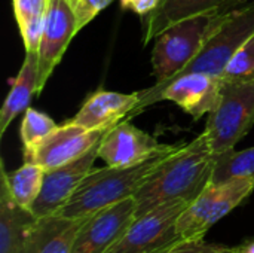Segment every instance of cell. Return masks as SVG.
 I'll use <instances>...</instances> for the list:
<instances>
[{"mask_svg": "<svg viewBox=\"0 0 254 253\" xmlns=\"http://www.w3.org/2000/svg\"><path fill=\"white\" fill-rule=\"evenodd\" d=\"M254 76V34L235 52L226 66L222 79L226 82L246 81Z\"/></svg>", "mask_w": 254, "mask_h": 253, "instance_id": "cell-23", "label": "cell"}, {"mask_svg": "<svg viewBox=\"0 0 254 253\" xmlns=\"http://www.w3.org/2000/svg\"><path fill=\"white\" fill-rule=\"evenodd\" d=\"M58 125L55 121L42 113L36 109L28 107L24 112V118L21 122V142L24 145V151L33 148L36 143H39L42 139H45L49 133H52Z\"/></svg>", "mask_w": 254, "mask_h": 253, "instance_id": "cell-22", "label": "cell"}, {"mask_svg": "<svg viewBox=\"0 0 254 253\" xmlns=\"http://www.w3.org/2000/svg\"><path fill=\"white\" fill-rule=\"evenodd\" d=\"M135 198L104 207L89 215L79 230L71 253H106L135 219Z\"/></svg>", "mask_w": 254, "mask_h": 253, "instance_id": "cell-9", "label": "cell"}, {"mask_svg": "<svg viewBox=\"0 0 254 253\" xmlns=\"http://www.w3.org/2000/svg\"><path fill=\"white\" fill-rule=\"evenodd\" d=\"M159 1L161 0H121V4L124 9H129L137 15L144 16L150 13L153 9H156Z\"/></svg>", "mask_w": 254, "mask_h": 253, "instance_id": "cell-27", "label": "cell"}, {"mask_svg": "<svg viewBox=\"0 0 254 253\" xmlns=\"http://www.w3.org/2000/svg\"><path fill=\"white\" fill-rule=\"evenodd\" d=\"M39 57L37 54L25 52L21 70L13 81V85L0 110V136L4 134L9 124L28 109L34 94H39Z\"/></svg>", "mask_w": 254, "mask_h": 253, "instance_id": "cell-17", "label": "cell"}, {"mask_svg": "<svg viewBox=\"0 0 254 253\" xmlns=\"http://www.w3.org/2000/svg\"><path fill=\"white\" fill-rule=\"evenodd\" d=\"M240 1H246V0H240Z\"/></svg>", "mask_w": 254, "mask_h": 253, "instance_id": "cell-29", "label": "cell"}, {"mask_svg": "<svg viewBox=\"0 0 254 253\" xmlns=\"http://www.w3.org/2000/svg\"><path fill=\"white\" fill-rule=\"evenodd\" d=\"M13 12L18 22V27H24L27 22L37 16H43L46 13L48 0H12Z\"/></svg>", "mask_w": 254, "mask_h": 253, "instance_id": "cell-26", "label": "cell"}, {"mask_svg": "<svg viewBox=\"0 0 254 253\" xmlns=\"http://www.w3.org/2000/svg\"><path fill=\"white\" fill-rule=\"evenodd\" d=\"M86 218L68 219L60 215L37 218L31 230L28 253H71Z\"/></svg>", "mask_w": 254, "mask_h": 253, "instance_id": "cell-16", "label": "cell"}, {"mask_svg": "<svg viewBox=\"0 0 254 253\" xmlns=\"http://www.w3.org/2000/svg\"><path fill=\"white\" fill-rule=\"evenodd\" d=\"M98 143L71 163L45 171L40 195L31 207L33 216H54L65 206L82 180L94 169V163L98 158Z\"/></svg>", "mask_w": 254, "mask_h": 253, "instance_id": "cell-10", "label": "cell"}, {"mask_svg": "<svg viewBox=\"0 0 254 253\" xmlns=\"http://www.w3.org/2000/svg\"><path fill=\"white\" fill-rule=\"evenodd\" d=\"M223 86V79L216 78L211 75L205 73H190L180 76L165 86L146 92L138 91L140 101L137 107L129 113V116H135L141 113L144 109L149 106L162 101V100H170L179 104L186 113H189L195 121L201 119L202 115L210 113L220 97V91Z\"/></svg>", "mask_w": 254, "mask_h": 253, "instance_id": "cell-7", "label": "cell"}, {"mask_svg": "<svg viewBox=\"0 0 254 253\" xmlns=\"http://www.w3.org/2000/svg\"><path fill=\"white\" fill-rule=\"evenodd\" d=\"M217 192L219 183L210 182L204 191L185 209L176 225L180 239H204L207 231L211 228L210 219Z\"/></svg>", "mask_w": 254, "mask_h": 253, "instance_id": "cell-18", "label": "cell"}, {"mask_svg": "<svg viewBox=\"0 0 254 253\" xmlns=\"http://www.w3.org/2000/svg\"><path fill=\"white\" fill-rule=\"evenodd\" d=\"M216 166L207 136L201 133L188 145H182L164 160L134 195L135 218L170 201L192 203L211 182Z\"/></svg>", "mask_w": 254, "mask_h": 253, "instance_id": "cell-1", "label": "cell"}, {"mask_svg": "<svg viewBox=\"0 0 254 253\" xmlns=\"http://www.w3.org/2000/svg\"><path fill=\"white\" fill-rule=\"evenodd\" d=\"M107 130H86L73 122L57 127L33 148L24 151L25 163H33L45 171L61 167L92 149Z\"/></svg>", "mask_w": 254, "mask_h": 253, "instance_id": "cell-8", "label": "cell"}, {"mask_svg": "<svg viewBox=\"0 0 254 253\" xmlns=\"http://www.w3.org/2000/svg\"><path fill=\"white\" fill-rule=\"evenodd\" d=\"M155 253H237L235 248L207 243L204 239H179Z\"/></svg>", "mask_w": 254, "mask_h": 253, "instance_id": "cell-24", "label": "cell"}, {"mask_svg": "<svg viewBox=\"0 0 254 253\" xmlns=\"http://www.w3.org/2000/svg\"><path fill=\"white\" fill-rule=\"evenodd\" d=\"M113 0H71L77 31L88 25Z\"/></svg>", "mask_w": 254, "mask_h": 253, "instance_id": "cell-25", "label": "cell"}, {"mask_svg": "<svg viewBox=\"0 0 254 253\" xmlns=\"http://www.w3.org/2000/svg\"><path fill=\"white\" fill-rule=\"evenodd\" d=\"M189 201L164 203L135 218L122 237L106 253H155L177 242V221Z\"/></svg>", "mask_w": 254, "mask_h": 253, "instance_id": "cell-6", "label": "cell"}, {"mask_svg": "<svg viewBox=\"0 0 254 253\" xmlns=\"http://www.w3.org/2000/svg\"><path fill=\"white\" fill-rule=\"evenodd\" d=\"M77 33L71 0H48L43 34L39 46V92L60 64L68 43Z\"/></svg>", "mask_w": 254, "mask_h": 253, "instance_id": "cell-11", "label": "cell"}, {"mask_svg": "<svg viewBox=\"0 0 254 253\" xmlns=\"http://www.w3.org/2000/svg\"><path fill=\"white\" fill-rule=\"evenodd\" d=\"M254 34V3L240 9L229 10L225 21L216 28V31L205 40L201 51L171 79L162 84H155L144 91H156L171 81L190 75L205 73L216 78H222L226 66L235 55V52Z\"/></svg>", "mask_w": 254, "mask_h": 253, "instance_id": "cell-4", "label": "cell"}, {"mask_svg": "<svg viewBox=\"0 0 254 253\" xmlns=\"http://www.w3.org/2000/svg\"><path fill=\"white\" fill-rule=\"evenodd\" d=\"M36 216L19 207L4 182L0 183V253H28Z\"/></svg>", "mask_w": 254, "mask_h": 253, "instance_id": "cell-15", "label": "cell"}, {"mask_svg": "<svg viewBox=\"0 0 254 253\" xmlns=\"http://www.w3.org/2000/svg\"><path fill=\"white\" fill-rule=\"evenodd\" d=\"M232 177H247L254 180V146L244 151L231 149L216 155L211 182L223 183Z\"/></svg>", "mask_w": 254, "mask_h": 253, "instance_id": "cell-20", "label": "cell"}, {"mask_svg": "<svg viewBox=\"0 0 254 253\" xmlns=\"http://www.w3.org/2000/svg\"><path fill=\"white\" fill-rule=\"evenodd\" d=\"M43 177L45 169L33 163H24L13 171H6L1 166V182L7 186L15 203L28 212L40 195Z\"/></svg>", "mask_w": 254, "mask_h": 253, "instance_id": "cell-19", "label": "cell"}, {"mask_svg": "<svg viewBox=\"0 0 254 253\" xmlns=\"http://www.w3.org/2000/svg\"><path fill=\"white\" fill-rule=\"evenodd\" d=\"M254 125V76L226 82L216 107L208 113L204 134L214 155L235 148Z\"/></svg>", "mask_w": 254, "mask_h": 253, "instance_id": "cell-5", "label": "cell"}, {"mask_svg": "<svg viewBox=\"0 0 254 253\" xmlns=\"http://www.w3.org/2000/svg\"><path fill=\"white\" fill-rule=\"evenodd\" d=\"M254 191V180L247 177H232L223 183H219V192L214 201L210 225L213 227L235 207H238Z\"/></svg>", "mask_w": 254, "mask_h": 253, "instance_id": "cell-21", "label": "cell"}, {"mask_svg": "<svg viewBox=\"0 0 254 253\" xmlns=\"http://www.w3.org/2000/svg\"><path fill=\"white\" fill-rule=\"evenodd\" d=\"M240 0H161L156 9L141 16L143 45L156 39L171 25L196 15L220 13L235 9Z\"/></svg>", "mask_w": 254, "mask_h": 253, "instance_id": "cell-13", "label": "cell"}, {"mask_svg": "<svg viewBox=\"0 0 254 253\" xmlns=\"http://www.w3.org/2000/svg\"><path fill=\"white\" fill-rule=\"evenodd\" d=\"M228 12L204 13L186 18L156 37L152 66L156 84L167 82L179 73L202 48L205 40L225 21Z\"/></svg>", "mask_w": 254, "mask_h": 253, "instance_id": "cell-3", "label": "cell"}, {"mask_svg": "<svg viewBox=\"0 0 254 253\" xmlns=\"http://www.w3.org/2000/svg\"><path fill=\"white\" fill-rule=\"evenodd\" d=\"M161 148L158 140L137 128L129 119L109 128L98 143V158L110 167L141 163Z\"/></svg>", "mask_w": 254, "mask_h": 253, "instance_id": "cell-12", "label": "cell"}, {"mask_svg": "<svg viewBox=\"0 0 254 253\" xmlns=\"http://www.w3.org/2000/svg\"><path fill=\"white\" fill-rule=\"evenodd\" d=\"M180 146L182 145H161L150 157L132 166L92 169L57 215L68 219L85 218L134 197L156 167Z\"/></svg>", "mask_w": 254, "mask_h": 253, "instance_id": "cell-2", "label": "cell"}, {"mask_svg": "<svg viewBox=\"0 0 254 253\" xmlns=\"http://www.w3.org/2000/svg\"><path fill=\"white\" fill-rule=\"evenodd\" d=\"M237 253H254V239L246 240L240 246H237Z\"/></svg>", "mask_w": 254, "mask_h": 253, "instance_id": "cell-28", "label": "cell"}, {"mask_svg": "<svg viewBox=\"0 0 254 253\" xmlns=\"http://www.w3.org/2000/svg\"><path fill=\"white\" fill-rule=\"evenodd\" d=\"M138 101V91L132 94H124L101 89L94 92L83 103L70 122L86 130H109L129 115L137 107Z\"/></svg>", "mask_w": 254, "mask_h": 253, "instance_id": "cell-14", "label": "cell"}]
</instances>
